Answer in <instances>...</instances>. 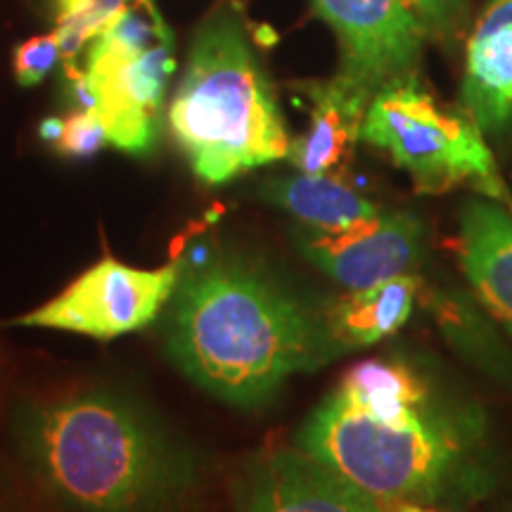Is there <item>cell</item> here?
Wrapping results in <instances>:
<instances>
[{"label": "cell", "mask_w": 512, "mask_h": 512, "mask_svg": "<svg viewBox=\"0 0 512 512\" xmlns=\"http://www.w3.org/2000/svg\"><path fill=\"white\" fill-rule=\"evenodd\" d=\"M313 10L339 38V74L370 93L413 79L425 22L408 0H313Z\"/></svg>", "instance_id": "52a82bcc"}, {"label": "cell", "mask_w": 512, "mask_h": 512, "mask_svg": "<svg viewBox=\"0 0 512 512\" xmlns=\"http://www.w3.org/2000/svg\"><path fill=\"white\" fill-rule=\"evenodd\" d=\"M181 275L183 264L178 261L162 268H136L105 256L50 302L10 323L95 339L131 335L155 323L174 297Z\"/></svg>", "instance_id": "8992f818"}, {"label": "cell", "mask_w": 512, "mask_h": 512, "mask_svg": "<svg viewBox=\"0 0 512 512\" xmlns=\"http://www.w3.org/2000/svg\"><path fill=\"white\" fill-rule=\"evenodd\" d=\"M131 0H81V5L67 15L55 17V38L60 43L62 64L79 62L88 43L105 34Z\"/></svg>", "instance_id": "e0dca14e"}, {"label": "cell", "mask_w": 512, "mask_h": 512, "mask_svg": "<svg viewBox=\"0 0 512 512\" xmlns=\"http://www.w3.org/2000/svg\"><path fill=\"white\" fill-rule=\"evenodd\" d=\"M64 131V117H46L41 121V126H38V138L43 140V143L55 147L57 140H60Z\"/></svg>", "instance_id": "603a6c76"}, {"label": "cell", "mask_w": 512, "mask_h": 512, "mask_svg": "<svg viewBox=\"0 0 512 512\" xmlns=\"http://www.w3.org/2000/svg\"><path fill=\"white\" fill-rule=\"evenodd\" d=\"M105 145H110L107 128L102 124L98 110L69 112L64 117V131L53 150L69 159L95 157Z\"/></svg>", "instance_id": "d6986e66"}, {"label": "cell", "mask_w": 512, "mask_h": 512, "mask_svg": "<svg viewBox=\"0 0 512 512\" xmlns=\"http://www.w3.org/2000/svg\"><path fill=\"white\" fill-rule=\"evenodd\" d=\"M361 140L406 171L418 192L441 195L467 185L512 209V197L477 121L467 112L437 105L415 76L375 93Z\"/></svg>", "instance_id": "5b68a950"}, {"label": "cell", "mask_w": 512, "mask_h": 512, "mask_svg": "<svg viewBox=\"0 0 512 512\" xmlns=\"http://www.w3.org/2000/svg\"><path fill=\"white\" fill-rule=\"evenodd\" d=\"M382 512H451L439 508L434 503H420V501H380Z\"/></svg>", "instance_id": "7402d4cb"}, {"label": "cell", "mask_w": 512, "mask_h": 512, "mask_svg": "<svg viewBox=\"0 0 512 512\" xmlns=\"http://www.w3.org/2000/svg\"><path fill=\"white\" fill-rule=\"evenodd\" d=\"M57 64H62V53L55 34L31 36L12 53V74L22 88H34L46 81Z\"/></svg>", "instance_id": "ac0fdd59"}, {"label": "cell", "mask_w": 512, "mask_h": 512, "mask_svg": "<svg viewBox=\"0 0 512 512\" xmlns=\"http://www.w3.org/2000/svg\"><path fill=\"white\" fill-rule=\"evenodd\" d=\"M79 0H53L55 5V15H62V12H69Z\"/></svg>", "instance_id": "cb8c5ba5"}, {"label": "cell", "mask_w": 512, "mask_h": 512, "mask_svg": "<svg viewBox=\"0 0 512 512\" xmlns=\"http://www.w3.org/2000/svg\"><path fill=\"white\" fill-rule=\"evenodd\" d=\"M0 512H31L27 491L5 463H0Z\"/></svg>", "instance_id": "44dd1931"}, {"label": "cell", "mask_w": 512, "mask_h": 512, "mask_svg": "<svg viewBox=\"0 0 512 512\" xmlns=\"http://www.w3.org/2000/svg\"><path fill=\"white\" fill-rule=\"evenodd\" d=\"M418 12L430 34L448 36L456 29L460 12H463V0H408Z\"/></svg>", "instance_id": "ffe728a7"}, {"label": "cell", "mask_w": 512, "mask_h": 512, "mask_svg": "<svg viewBox=\"0 0 512 512\" xmlns=\"http://www.w3.org/2000/svg\"><path fill=\"white\" fill-rule=\"evenodd\" d=\"M235 512H382V505L335 467L294 448L249 458L233 482Z\"/></svg>", "instance_id": "9c48e42d"}, {"label": "cell", "mask_w": 512, "mask_h": 512, "mask_svg": "<svg viewBox=\"0 0 512 512\" xmlns=\"http://www.w3.org/2000/svg\"><path fill=\"white\" fill-rule=\"evenodd\" d=\"M10 439L55 512H192L202 460L138 396L110 384L19 401Z\"/></svg>", "instance_id": "6da1fadb"}, {"label": "cell", "mask_w": 512, "mask_h": 512, "mask_svg": "<svg viewBox=\"0 0 512 512\" xmlns=\"http://www.w3.org/2000/svg\"><path fill=\"white\" fill-rule=\"evenodd\" d=\"M83 69L98 95V114L110 145L133 157L150 155L162 126L166 88L176 72L174 38L131 60L86 53Z\"/></svg>", "instance_id": "ba28073f"}, {"label": "cell", "mask_w": 512, "mask_h": 512, "mask_svg": "<svg viewBox=\"0 0 512 512\" xmlns=\"http://www.w3.org/2000/svg\"><path fill=\"white\" fill-rule=\"evenodd\" d=\"M339 392L384 420H411L425 413L430 399V389L415 370L380 358L351 366L342 375Z\"/></svg>", "instance_id": "2e32d148"}, {"label": "cell", "mask_w": 512, "mask_h": 512, "mask_svg": "<svg viewBox=\"0 0 512 512\" xmlns=\"http://www.w3.org/2000/svg\"><path fill=\"white\" fill-rule=\"evenodd\" d=\"M166 121L192 174L207 185L290 155L283 112L235 10H214L197 29Z\"/></svg>", "instance_id": "3957f363"}, {"label": "cell", "mask_w": 512, "mask_h": 512, "mask_svg": "<svg viewBox=\"0 0 512 512\" xmlns=\"http://www.w3.org/2000/svg\"><path fill=\"white\" fill-rule=\"evenodd\" d=\"M166 354L204 392L238 408L271 401L287 377L337 354L323 313L271 271L219 254L185 271L166 316Z\"/></svg>", "instance_id": "7a4b0ae2"}, {"label": "cell", "mask_w": 512, "mask_h": 512, "mask_svg": "<svg viewBox=\"0 0 512 512\" xmlns=\"http://www.w3.org/2000/svg\"><path fill=\"white\" fill-rule=\"evenodd\" d=\"M297 446L377 501H439L456 484L463 460L456 432L427 413L384 420L339 389L309 415Z\"/></svg>", "instance_id": "277c9868"}, {"label": "cell", "mask_w": 512, "mask_h": 512, "mask_svg": "<svg viewBox=\"0 0 512 512\" xmlns=\"http://www.w3.org/2000/svg\"><path fill=\"white\" fill-rule=\"evenodd\" d=\"M420 221L406 211L377 214L342 230H311L297 235L299 252L349 292L368 290L399 278L422 254Z\"/></svg>", "instance_id": "30bf717a"}, {"label": "cell", "mask_w": 512, "mask_h": 512, "mask_svg": "<svg viewBox=\"0 0 512 512\" xmlns=\"http://www.w3.org/2000/svg\"><path fill=\"white\" fill-rule=\"evenodd\" d=\"M259 197L285 209L311 230H342L382 214L342 174H299L273 178L259 188Z\"/></svg>", "instance_id": "9a60e30c"}, {"label": "cell", "mask_w": 512, "mask_h": 512, "mask_svg": "<svg viewBox=\"0 0 512 512\" xmlns=\"http://www.w3.org/2000/svg\"><path fill=\"white\" fill-rule=\"evenodd\" d=\"M463 107L482 131L512 117V0H494L467 43Z\"/></svg>", "instance_id": "4fadbf2b"}, {"label": "cell", "mask_w": 512, "mask_h": 512, "mask_svg": "<svg viewBox=\"0 0 512 512\" xmlns=\"http://www.w3.org/2000/svg\"><path fill=\"white\" fill-rule=\"evenodd\" d=\"M309 100V128L292 140L290 164L299 174H342L361 140L363 121L375 95L337 74L328 81L297 83Z\"/></svg>", "instance_id": "8fae6325"}, {"label": "cell", "mask_w": 512, "mask_h": 512, "mask_svg": "<svg viewBox=\"0 0 512 512\" xmlns=\"http://www.w3.org/2000/svg\"><path fill=\"white\" fill-rule=\"evenodd\" d=\"M458 259L486 309L512 325V209L472 200L460 211Z\"/></svg>", "instance_id": "7c38bea8"}, {"label": "cell", "mask_w": 512, "mask_h": 512, "mask_svg": "<svg viewBox=\"0 0 512 512\" xmlns=\"http://www.w3.org/2000/svg\"><path fill=\"white\" fill-rule=\"evenodd\" d=\"M420 278L403 273L384 280L368 290L347 292L323 311L325 328L337 349L373 347L394 332H399L411 318L415 299L420 294Z\"/></svg>", "instance_id": "5bb4252c"}]
</instances>
